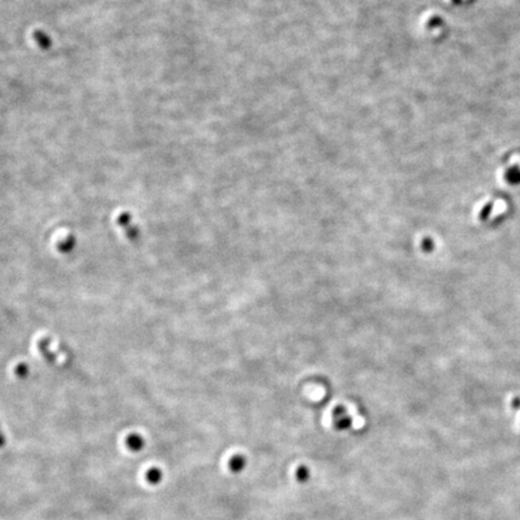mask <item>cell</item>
<instances>
[{"instance_id":"6da1fadb","label":"cell","mask_w":520,"mask_h":520,"mask_svg":"<svg viewBox=\"0 0 520 520\" xmlns=\"http://www.w3.org/2000/svg\"><path fill=\"white\" fill-rule=\"evenodd\" d=\"M130 222L132 221H130L128 215H122L119 217V225L123 228V230H124L126 236H128L130 240H134V238L138 237L139 231H138V228H136V225L134 227V225H132V223Z\"/></svg>"},{"instance_id":"7a4b0ae2","label":"cell","mask_w":520,"mask_h":520,"mask_svg":"<svg viewBox=\"0 0 520 520\" xmlns=\"http://www.w3.org/2000/svg\"><path fill=\"white\" fill-rule=\"evenodd\" d=\"M229 470H230L233 473H241L246 469L247 466V459L241 454L234 455L233 458H230L228 463Z\"/></svg>"},{"instance_id":"3957f363","label":"cell","mask_w":520,"mask_h":520,"mask_svg":"<svg viewBox=\"0 0 520 520\" xmlns=\"http://www.w3.org/2000/svg\"><path fill=\"white\" fill-rule=\"evenodd\" d=\"M126 447L133 451H139L145 447V439L139 433H132L125 439Z\"/></svg>"},{"instance_id":"277c9868","label":"cell","mask_w":520,"mask_h":520,"mask_svg":"<svg viewBox=\"0 0 520 520\" xmlns=\"http://www.w3.org/2000/svg\"><path fill=\"white\" fill-rule=\"evenodd\" d=\"M163 477V471L160 469H158V467H151L146 472V481L152 485L159 484V483L162 482Z\"/></svg>"},{"instance_id":"5b68a950","label":"cell","mask_w":520,"mask_h":520,"mask_svg":"<svg viewBox=\"0 0 520 520\" xmlns=\"http://www.w3.org/2000/svg\"><path fill=\"white\" fill-rule=\"evenodd\" d=\"M295 478L299 483L305 484V483H307L309 481V478H311V470L306 465L299 466L295 471Z\"/></svg>"},{"instance_id":"8992f818","label":"cell","mask_w":520,"mask_h":520,"mask_svg":"<svg viewBox=\"0 0 520 520\" xmlns=\"http://www.w3.org/2000/svg\"><path fill=\"white\" fill-rule=\"evenodd\" d=\"M24 371H26V372H28L27 365H18V366H17V374H18V377H20V376H22V377L26 376L27 373H24Z\"/></svg>"},{"instance_id":"52a82bcc","label":"cell","mask_w":520,"mask_h":520,"mask_svg":"<svg viewBox=\"0 0 520 520\" xmlns=\"http://www.w3.org/2000/svg\"><path fill=\"white\" fill-rule=\"evenodd\" d=\"M6 443V438H5V435L4 432H3L2 430V426H0V448H3Z\"/></svg>"}]
</instances>
